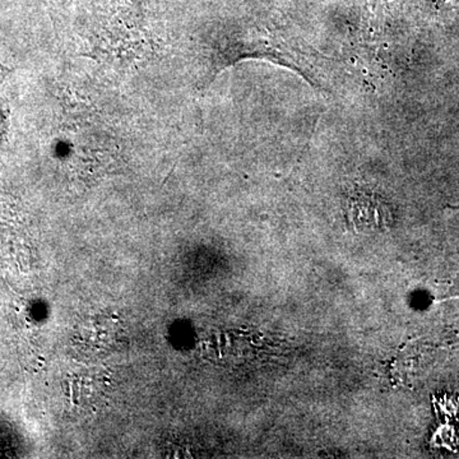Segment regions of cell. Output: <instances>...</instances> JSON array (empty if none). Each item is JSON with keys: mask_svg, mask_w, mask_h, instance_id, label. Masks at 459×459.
<instances>
[{"mask_svg": "<svg viewBox=\"0 0 459 459\" xmlns=\"http://www.w3.org/2000/svg\"><path fill=\"white\" fill-rule=\"evenodd\" d=\"M72 394H74L72 395H74V404H75V406H77V404H78V401H77L78 391H77V385H75V383H74V391H72Z\"/></svg>", "mask_w": 459, "mask_h": 459, "instance_id": "obj_1", "label": "cell"}, {"mask_svg": "<svg viewBox=\"0 0 459 459\" xmlns=\"http://www.w3.org/2000/svg\"><path fill=\"white\" fill-rule=\"evenodd\" d=\"M4 74H5V69L3 68L2 65H0V81H2L3 78H4V75H5Z\"/></svg>", "mask_w": 459, "mask_h": 459, "instance_id": "obj_2", "label": "cell"}]
</instances>
